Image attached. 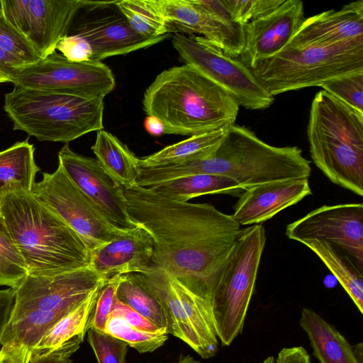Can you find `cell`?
<instances>
[{"label":"cell","instance_id":"12","mask_svg":"<svg viewBox=\"0 0 363 363\" xmlns=\"http://www.w3.org/2000/svg\"><path fill=\"white\" fill-rule=\"evenodd\" d=\"M9 82L17 86L85 98L104 99L116 86L106 65L71 61L57 51L35 63L17 67Z\"/></svg>","mask_w":363,"mask_h":363},{"label":"cell","instance_id":"47","mask_svg":"<svg viewBox=\"0 0 363 363\" xmlns=\"http://www.w3.org/2000/svg\"><path fill=\"white\" fill-rule=\"evenodd\" d=\"M355 357L359 363L363 362V344L359 342V344L352 346Z\"/></svg>","mask_w":363,"mask_h":363},{"label":"cell","instance_id":"15","mask_svg":"<svg viewBox=\"0 0 363 363\" xmlns=\"http://www.w3.org/2000/svg\"><path fill=\"white\" fill-rule=\"evenodd\" d=\"M285 233L298 242L305 239L328 242L349 254L362 269V203L323 205L288 224Z\"/></svg>","mask_w":363,"mask_h":363},{"label":"cell","instance_id":"29","mask_svg":"<svg viewBox=\"0 0 363 363\" xmlns=\"http://www.w3.org/2000/svg\"><path fill=\"white\" fill-rule=\"evenodd\" d=\"M314 252L335 277L357 309L363 313L362 269L330 243L316 239L300 241Z\"/></svg>","mask_w":363,"mask_h":363},{"label":"cell","instance_id":"10","mask_svg":"<svg viewBox=\"0 0 363 363\" xmlns=\"http://www.w3.org/2000/svg\"><path fill=\"white\" fill-rule=\"evenodd\" d=\"M127 274L158 299L165 313L167 334L186 342L203 359L216 354L218 338L211 306L206 301L164 271L150 269Z\"/></svg>","mask_w":363,"mask_h":363},{"label":"cell","instance_id":"6","mask_svg":"<svg viewBox=\"0 0 363 363\" xmlns=\"http://www.w3.org/2000/svg\"><path fill=\"white\" fill-rule=\"evenodd\" d=\"M307 136L315 166L335 184L363 196V113L324 90L312 101Z\"/></svg>","mask_w":363,"mask_h":363},{"label":"cell","instance_id":"48","mask_svg":"<svg viewBox=\"0 0 363 363\" xmlns=\"http://www.w3.org/2000/svg\"><path fill=\"white\" fill-rule=\"evenodd\" d=\"M178 363H201L199 361L196 360L191 356L187 355L181 357Z\"/></svg>","mask_w":363,"mask_h":363},{"label":"cell","instance_id":"30","mask_svg":"<svg viewBox=\"0 0 363 363\" xmlns=\"http://www.w3.org/2000/svg\"><path fill=\"white\" fill-rule=\"evenodd\" d=\"M116 298L155 325L167 330L165 313L158 299L146 287L127 274L121 275Z\"/></svg>","mask_w":363,"mask_h":363},{"label":"cell","instance_id":"32","mask_svg":"<svg viewBox=\"0 0 363 363\" xmlns=\"http://www.w3.org/2000/svg\"><path fill=\"white\" fill-rule=\"evenodd\" d=\"M104 333L125 342L140 353L151 352L168 339L167 333H149L128 325L122 318L110 315Z\"/></svg>","mask_w":363,"mask_h":363},{"label":"cell","instance_id":"39","mask_svg":"<svg viewBox=\"0 0 363 363\" xmlns=\"http://www.w3.org/2000/svg\"><path fill=\"white\" fill-rule=\"evenodd\" d=\"M56 50L67 59L74 62L90 60L91 50L87 42L75 35H66L58 43Z\"/></svg>","mask_w":363,"mask_h":363},{"label":"cell","instance_id":"36","mask_svg":"<svg viewBox=\"0 0 363 363\" xmlns=\"http://www.w3.org/2000/svg\"><path fill=\"white\" fill-rule=\"evenodd\" d=\"M87 333L88 342L98 363L125 362L128 346L125 342L92 328H89Z\"/></svg>","mask_w":363,"mask_h":363},{"label":"cell","instance_id":"50","mask_svg":"<svg viewBox=\"0 0 363 363\" xmlns=\"http://www.w3.org/2000/svg\"><path fill=\"white\" fill-rule=\"evenodd\" d=\"M9 286L8 283L6 281V280L0 276V286Z\"/></svg>","mask_w":363,"mask_h":363},{"label":"cell","instance_id":"5","mask_svg":"<svg viewBox=\"0 0 363 363\" xmlns=\"http://www.w3.org/2000/svg\"><path fill=\"white\" fill-rule=\"evenodd\" d=\"M106 280L90 267L53 276L28 274L12 288L14 301L1 345H22L31 350L48 330Z\"/></svg>","mask_w":363,"mask_h":363},{"label":"cell","instance_id":"23","mask_svg":"<svg viewBox=\"0 0 363 363\" xmlns=\"http://www.w3.org/2000/svg\"><path fill=\"white\" fill-rule=\"evenodd\" d=\"M101 288L45 333L31 350L30 359L44 356L69 358L79 349L90 328Z\"/></svg>","mask_w":363,"mask_h":363},{"label":"cell","instance_id":"21","mask_svg":"<svg viewBox=\"0 0 363 363\" xmlns=\"http://www.w3.org/2000/svg\"><path fill=\"white\" fill-rule=\"evenodd\" d=\"M363 38V0L305 18L286 46H328Z\"/></svg>","mask_w":363,"mask_h":363},{"label":"cell","instance_id":"28","mask_svg":"<svg viewBox=\"0 0 363 363\" xmlns=\"http://www.w3.org/2000/svg\"><path fill=\"white\" fill-rule=\"evenodd\" d=\"M35 147L28 139L0 151V196L8 192L32 191L40 168L34 157Z\"/></svg>","mask_w":363,"mask_h":363},{"label":"cell","instance_id":"31","mask_svg":"<svg viewBox=\"0 0 363 363\" xmlns=\"http://www.w3.org/2000/svg\"><path fill=\"white\" fill-rule=\"evenodd\" d=\"M115 5L132 29L145 38L169 34L166 21L155 0H122Z\"/></svg>","mask_w":363,"mask_h":363},{"label":"cell","instance_id":"41","mask_svg":"<svg viewBox=\"0 0 363 363\" xmlns=\"http://www.w3.org/2000/svg\"><path fill=\"white\" fill-rule=\"evenodd\" d=\"M30 353L25 346L4 345L0 350V363H29Z\"/></svg>","mask_w":363,"mask_h":363},{"label":"cell","instance_id":"17","mask_svg":"<svg viewBox=\"0 0 363 363\" xmlns=\"http://www.w3.org/2000/svg\"><path fill=\"white\" fill-rule=\"evenodd\" d=\"M305 18L301 1L284 0L269 13L244 26L245 46L239 58L251 68L275 55L289 44Z\"/></svg>","mask_w":363,"mask_h":363},{"label":"cell","instance_id":"7","mask_svg":"<svg viewBox=\"0 0 363 363\" xmlns=\"http://www.w3.org/2000/svg\"><path fill=\"white\" fill-rule=\"evenodd\" d=\"M4 108L13 123L40 141L69 142L104 129V98H85L14 86Z\"/></svg>","mask_w":363,"mask_h":363},{"label":"cell","instance_id":"46","mask_svg":"<svg viewBox=\"0 0 363 363\" xmlns=\"http://www.w3.org/2000/svg\"><path fill=\"white\" fill-rule=\"evenodd\" d=\"M29 363H72V360L69 358L44 356L30 359Z\"/></svg>","mask_w":363,"mask_h":363},{"label":"cell","instance_id":"2","mask_svg":"<svg viewBox=\"0 0 363 363\" xmlns=\"http://www.w3.org/2000/svg\"><path fill=\"white\" fill-rule=\"evenodd\" d=\"M311 162L296 146L276 147L259 139L245 126L231 125L211 156L177 164L149 167L150 184L193 174L228 177L244 189L291 179H308Z\"/></svg>","mask_w":363,"mask_h":363},{"label":"cell","instance_id":"9","mask_svg":"<svg viewBox=\"0 0 363 363\" xmlns=\"http://www.w3.org/2000/svg\"><path fill=\"white\" fill-rule=\"evenodd\" d=\"M266 241L262 224L241 229L213 292L211 314L223 346L242 332Z\"/></svg>","mask_w":363,"mask_h":363},{"label":"cell","instance_id":"53","mask_svg":"<svg viewBox=\"0 0 363 363\" xmlns=\"http://www.w3.org/2000/svg\"><path fill=\"white\" fill-rule=\"evenodd\" d=\"M0 276L1 277V275L0 274ZM3 278V277H2Z\"/></svg>","mask_w":363,"mask_h":363},{"label":"cell","instance_id":"27","mask_svg":"<svg viewBox=\"0 0 363 363\" xmlns=\"http://www.w3.org/2000/svg\"><path fill=\"white\" fill-rule=\"evenodd\" d=\"M226 126L202 134L194 135L179 143L168 145L146 157L139 158V165L153 167L177 164L205 159L216 150L228 128Z\"/></svg>","mask_w":363,"mask_h":363},{"label":"cell","instance_id":"44","mask_svg":"<svg viewBox=\"0 0 363 363\" xmlns=\"http://www.w3.org/2000/svg\"><path fill=\"white\" fill-rule=\"evenodd\" d=\"M25 65L21 61L9 55L0 48V74L5 77L8 82L14 70Z\"/></svg>","mask_w":363,"mask_h":363},{"label":"cell","instance_id":"40","mask_svg":"<svg viewBox=\"0 0 363 363\" xmlns=\"http://www.w3.org/2000/svg\"><path fill=\"white\" fill-rule=\"evenodd\" d=\"M111 315L122 318L128 325L142 331L153 333H167L165 329L155 325L139 313L121 303L117 298L115 300Z\"/></svg>","mask_w":363,"mask_h":363},{"label":"cell","instance_id":"20","mask_svg":"<svg viewBox=\"0 0 363 363\" xmlns=\"http://www.w3.org/2000/svg\"><path fill=\"white\" fill-rule=\"evenodd\" d=\"M154 242L143 227L123 233L112 241L91 251L90 267L101 277H113L149 270L153 257Z\"/></svg>","mask_w":363,"mask_h":363},{"label":"cell","instance_id":"3","mask_svg":"<svg viewBox=\"0 0 363 363\" xmlns=\"http://www.w3.org/2000/svg\"><path fill=\"white\" fill-rule=\"evenodd\" d=\"M0 215L28 274L53 276L90 266L84 240L31 191L3 195Z\"/></svg>","mask_w":363,"mask_h":363},{"label":"cell","instance_id":"18","mask_svg":"<svg viewBox=\"0 0 363 363\" xmlns=\"http://www.w3.org/2000/svg\"><path fill=\"white\" fill-rule=\"evenodd\" d=\"M169 33L199 34L232 57H239L245 46L244 26H228L207 14L190 0H155Z\"/></svg>","mask_w":363,"mask_h":363},{"label":"cell","instance_id":"19","mask_svg":"<svg viewBox=\"0 0 363 363\" xmlns=\"http://www.w3.org/2000/svg\"><path fill=\"white\" fill-rule=\"evenodd\" d=\"M311 194L308 179L259 184L243 191L231 216L240 225L260 224Z\"/></svg>","mask_w":363,"mask_h":363},{"label":"cell","instance_id":"16","mask_svg":"<svg viewBox=\"0 0 363 363\" xmlns=\"http://www.w3.org/2000/svg\"><path fill=\"white\" fill-rule=\"evenodd\" d=\"M59 164L106 220L121 231L137 227L129 217L123 187L96 158L73 152L65 144L58 152Z\"/></svg>","mask_w":363,"mask_h":363},{"label":"cell","instance_id":"38","mask_svg":"<svg viewBox=\"0 0 363 363\" xmlns=\"http://www.w3.org/2000/svg\"><path fill=\"white\" fill-rule=\"evenodd\" d=\"M120 281L121 275L115 276L107 279L101 286L95 303L90 328L104 332L116 298Z\"/></svg>","mask_w":363,"mask_h":363},{"label":"cell","instance_id":"26","mask_svg":"<svg viewBox=\"0 0 363 363\" xmlns=\"http://www.w3.org/2000/svg\"><path fill=\"white\" fill-rule=\"evenodd\" d=\"M91 148L102 168L123 188L136 185L139 157L116 136L104 129L99 130Z\"/></svg>","mask_w":363,"mask_h":363},{"label":"cell","instance_id":"45","mask_svg":"<svg viewBox=\"0 0 363 363\" xmlns=\"http://www.w3.org/2000/svg\"><path fill=\"white\" fill-rule=\"evenodd\" d=\"M146 131L152 136L164 134V127L160 121L155 116H147L144 122Z\"/></svg>","mask_w":363,"mask_h":363},{"label":"cell","instance_id":"14","mask_svg":"<svg viewBox=\"0 0 363 363\" xmlns=\"http://www.w3.org/2000/svg\"><path fill=\"white\" fill-rule=\"evenodd\" d=\"M84 0H0L7 19L36 50L41 59L56 51L68 35L77 13L83 8H99L116 3Z\"/></svg>","mask_w":363,"mask_h":363},{"label":"cell","instance_id":"4","mask_svg":"<svg viewBox=\"0 0 363 363\" xmlns=\"http://www.w3.org/2000/svg\"><path fill=\"white\" fill-rule=\"evenodd\" d=\"M143 110L164 134L194 135L235 124L240 106L224 89L184 64L160 72L145 91Z\"/></svg>","mask_w":363,"mask_h":363},{"label":"cell","instance_id":"37","mask_svg":"<svg viewBox=\"0 0 363 363\" xmlns=\"http://www.w3.org/2000/svg\"><path fill=\"white\" fill-rule=\"evenodd\" d=\"M233 20L240 25L262 18L269 13L284 0H223Z\"/></svg>","mask_w":363,"mask_h":363},{"label":"cell","instance_id":"24","mask_svg":"<svg viewBox=\"0 0 363 363\" xmlns=\"http://www.w3.org/2000/svg\"><path fill=\"white\" fill-rule=\"evenodd\" d=\"M299 323L319 363H359L346 337L313 310L303 308Z\"/></svg>","mask_w":363,"mask_h":363},{"label":"cell","instance_id":"11","mask_svg":"<svg viewBox=\"0 0 363 363\" xmlns=\"http://www.w3.org/2000/svg\"><path fill=\"white\" fill-rule=\"evenodd\" d=\"M172 43L185 64L220 86L239 106L261 110L273 104L274 96L239 57L225 55L198 35L174 33Z\"/></svg>","mask_w":363,"mask_h":363},{"label":"cell","instance_id":"35","mask_svg":"<svg viewBox=\"0 0 363 363\" xmlns=\"http://www.w3.org/2000/svg\"><path fill=\"white\" fill-rule=\"evenodd\" d=\"M325 91L363 113V72H354L326 81Z\"/></svg>","mask_w":363,"mask_h":363},{"label":"cell","instance_id":"25","mask_svg":"<svg viewBox=\"0 0 363 363\" xmlns=\"http://www.w3.org/2000/svg\"><path fill=\"white\" fill-rule=\"evenodd\" d=\"M164 198L180 202L207 194L239 196L245 190L233 179L219 174H193L167 180L148 188Z\"/></svg>","mask_w":363,"mask_h":363},{"label":"cell","instance_id":"8","mask_svg":"<svg viewBox=\"0 0 363 363\" xmlns=\"http://www.w3.org/2000/svg\"><path fill=\"white\" fill-rule=\"evenodd\" d=\"M273 96L293 90L320 86L333 78L363 72V38L333 45L286 46L251 67Z\"/></svg>","mask_w":363,"mask_h":363},{"label":"cell","instance_id":"49","mask_svg":"<svg viewBox=\"0 0 363 363\" xmlns=\"http://www.w3.org/2000/svg\"><path fill=\"white\" fill-rule=\"evenodd\" d=\"M274 358L273 356L267 357L262 363H273Z\"/></svg>","mask_w":363,"mask_h":363},{"label":"cell","instance_id":"13","mask_svg":"<svg viewBox=\"0 0 363 363\" xmlns=\"http://www.w3.org/2000/svg\"><path fill=\"white\" fill-rule=\"evenodd\" d=\"M31 192L72 228L91 251L127 232L106 220L60 164L54 172H43L42 179L34 184Z\"/></svg>","mask_w":363,"mask_h":363},{"label":"cell","instance_id":"22","mask_svg":"<svg viewBox=\"0 0 363 363\" xmlns=\"http://www.w3.org/2000/svg\"><path fill=\"white\" fill-rule=\"evenodd\" d=\"M73 35L81 37L91 50L90 60L128 54L152 46L169 36L145 38L135 32L123 16H108L80 24Z\"/></svg>","mask_w":363,"mask_h":363},{"label":"cell","instance_id":"34","mask_svg":"<svg viewBox=\"0 0 363 363\" xmlns=\"http://www.w3.org/2000/svg\"><path fill=\"white\" fill-rule=\"evenodd\" d=\"M0 48L25 65L35 63L40 56L26 39L4 16L0 9Z\"/></svg>","mask_w":363,"mask_h":363},{"label":"cell","instance_id":"42","mask_svg":"<svg viewBox=\"0 0 363 363\" xmlns=\"http://www.w3.org/2000/svg\"><path fill=\"white\" fill-rule=\"evenodd\" d=\"M273 363H311L310 355L301 346L283 348Z\"/></svg>","mask_w":363,"mask_h":363},{"label":"cell","instance_id":"1","mask_svg":"<svg viewBox=\"0 0 363 363\" xmlns=\"http://www.w3.org/2000/svg\"><path fill=\"white\" fill-rule=\"evenodd\" d=\"M123 191L130 218L153 240L149 270L168 273L211 306L240 225L210 203L172 201L137 185Z\"/></svg>","mask_w":363,"mask_h":363},{"label":"cell","instance_id":"51","mask_svg":"<svg viewBox=\"0 0 363 363\" xmlns=\"http://www.w3.org/2000/svg\"><path fill=\"white\" fill-rule=\"evenodd\" d=\"M8 82V79L0 74V83Z\"/></svg>","mask_w":363,"mask_h":363},{"label":"cell","instance_id":"43","mask_svg":"<svg viewBox=\"0 0 363 363\" xmlns=\"http://www.w3.org/2000/svg\"><path fill=\"white\" fill-rule=\"evenodd\" d=\"M14 301V291L11 287L0 290V345Z\"/></svg>","mask_w":363,"mask_h":363},{"label":"cell","instance_id":"52","mask_svg":"<svg viewBox=\"0 0 363 363\" xmlns=\"http://www.w3.org/2000/svg\"><path fill=\"white\" fill-rule=\"evenodd\" d=\"M1 197L0 196V205H1Z\"/></svg>","mask_w":363,"mask_h":363},{"label":"cell","instance_id":"33","mask_svg":"<svg viewBox=\"0 0 363 363\" xmlns=\"http://www.w3.org/2000/svg\"><path fill=\"white\" fill-rule=\"evenodd\" d=\"M0 274L11 288L17 286L28 274L24 259L13 241L1 215Z\"/></svg>","mask_w":363,"mask_h":363}]
</instances>
